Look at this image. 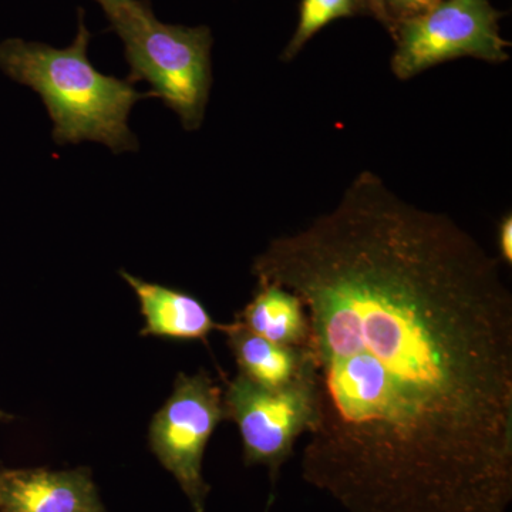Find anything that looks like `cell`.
<instances>
[{"mask_svg": "<svg viewBox=\"0 0 512 512\" xmlns=\"http://www.w3.org/2000/svg\"><path fill=\"white\" fill-rule=\"evenodd\" d=\"M252 274L308 318L306 483L349 512H507L512 295L470 232L366 170Z\"/></svg>", "mask_w": 512, "mask_h": 512, "instance_id": "obj_1", "label": "cell"}, {"mask_svg": "<svg viewBox=\"0 0 512 512\" xmlns=\"http://www.w3.org/2000/svg\"><path fill=\"white\" fill-rule=\"evenodd\" d=\"M90 39L80 10L72 45L56 49L18 37L3 40L0 70L42 97L57 146L97 141L116 154L136 151L138 141L128 116L137 101L156 96L137 92L128 80L100 73L87 55Z\"/></svg>", "mask_w": 512, "mask_h": 512, "instance_id": "obj_2", "label": "cell"}, {"mask_svg": "<svg viewBox=\"0 0 512 512\" xmlns=\"http://www.w3.org/2000/svg\"><path fill=\"white\" fill-rule=\"evenodd\" d=\"M106 16L123 42L128 82L150 84L156 99L180 117L185 130H198L212 86L211 29L161 22L148 0H128Z\"/></svg>", "mask_w": 512, "mask_h": 512, "instance_id": "obj_3", "label": "cell"}, {"mask_svg": "<svg viewBox=\"0 0 512 512\" xmlns=\"http://www.w3.org/2000/svg\"><path fill=\"white\" fill-rule=\"evenodd\" d=\"M503 16L491 0H443L426 15L399 23L390 33L394 40L392 73L399 80H410L461 57L507 62L510 42L501 36Z\"/></svg>", "mask_w": 512, "mask_h": 512, "instance_id": "obj_4", "label": "cell"}, {"mask_svg": "<svg viewBox=\"0 0 512 512\" xmlns=\"http://www.w3.org/2000/svg\"><path fill=\"white\" fill-rule=\"evenodd\" d=\"M224 392L207 373L180 375L174 392L150 426V446L173 474L194 512L205 511L210 485L202 476V458L212 433L227 420Z\"/></svg>", "mask_w": 512, "mask_h": 512, "instance_id": "obj_5", "label": "cell"}, {"mask_svg": "<svg viewBox=\"0 0 512 512\" xmlns=\"http://www.w3.org/2000/svg\"><path fill=\"white\" fill-rule=\"evenodd\" d=\"M224 404L228 419L241 433L244 463L268 468L274 488L296 441L313 423V394L305 369L296 382L279 390L265 389L239 373L228 383Z\"/></svg>", "mask_w": 512, "mask_h": 512, "instance_id": "obj_6", "label": "cell"}, {"mask_svg": "<svg viewBox=\"0 0 512 512\" xmlns=\"http://www.w3.org/2000/svg\"><path fill=\"white\" fill-rule=\"evenodd\" d=\"M0 512H106L84 470L9 471L0 476Z\"/></svg>", "mask_w": 512, "mask_h": 512, "instance_id": "obj_7", "label": "cell"}, {"mask_svg": "<svg viewBox=\"0 0 512 512\" xmlns=\"http://www.w3.org/2000/svg\"><path fill=\"white\" fill-rule=\"evenodd\" d=\"M120 275L140 302L141 313L146 318L143 335L205 340L215 329H222V325L215 322L205 306L190 293L144 281L126 271H121Z\"/></svg>", "mask_w": 512, "mask_h": 512, "instance_id": "obj_8", "label": "cell"}, {"mask_svg": "<svg viewBox=\"0 0 512 512\" xmlns=\"http://www.w3.org/2000/svg\"><path fill=\"white\" fill-rule=\"evenodd\" d=\"M239 373L265 389H285L302 376L305 348L278 345L262 338L239 320L222 325Z\"/></svg>", "mask_w": 512, "mask_h": 512, "instance_id": "obj_9", "label": "cell"}, {"mask_svg": "<svg viewBox=\"0 0 512 512\" xmlns=\"http://www.w3.org/2000/svg\"><path fill=\"white\" fill-rule=\"evenodd\" d=\"M239 322L278 345L305 348L309 325L302 302L281 286L258 284L254 299L239 313Z\"/></svg>", "mask_w": 512, "mask_h": 512, "instance_id": "obj_10", "label": "cell"}, {"mask_svg": "<svg viewBox=\"0 0 512 512\" xmlns=\"http://www.w3.org/2000/svg\"><path fill=\"white\" fill-rule=\"evenodd\" d=\"M367 13L363 0H302L295 33L282 52L284 62H292L306 43L329 23ZM369 15V13H367Z\"/></svg>", "mask_w": 512, "mask_h": 512, "instance_id": "obj_11", "label": "cell"}, {"mask_svg": "<svg viewBox=\"0 0 512 512\" xmlns=\"http://www.w3.org/2000/svg\"><path fill=\"white\" fill-rule=\"evenodd\" d=\"M443 0H382L387 29L390 33L399 23L426 15Z\"/></svg>", "mask_w": 512, "mask_h": 512, "instance_id": "obj_12", "label": "cell"}, {"mask_svg": "<svg viewBox=\"0 0 512 512\" xmlns=\"http://www.w3.org/2000/svg\"><path fill=\"white\" fill-rule=\"evenodd\" d=\"M498 248L500 256L505 264H512V217L511 214L505 215L501 220L500 229H498Z\"/></svg>", "mask_w": 512, "mask_h": 512, "instance_id": "obj_13", "label": "cell"}, {"mask_svg": "<svg viewBox=\"0 0 512 512\" xmlns=\"http://www.w3.org/2000/svg\"><path fill=\"white\" fill-rule=\"evenodd\" d=\"M365 2L367 13L372 15L373 18L379 20L380 23L387 29L386 15H384L382 0H363Z\"/></svg>", "mask_w": 512, "mask_h": 512, "instance_id": "obj_14", "label": "cell"}, {"mask_svg": "<svg viewBox=\"0 0 512 512\" xmlns=\"http://www.w3.org/2000/svg\"><path fill=\"white\" fill-rule=\"evenodd\" d=\"M97 3L103 8L104 13L109 15V13L114 12L121 8V6L126 5L128 0H96Z\"/></svg>", "mask_w": 512, "mask_h": 512, "instance_id": "obj_15", "label": "cell"}, {"mask_svg": "<svg viewBox=\"0 0 512 512\" xmlns=\"http://www.w3.org/2000/svg\"><path fill=\"white\" fill-rule=\"evenodd\" d=\"M2 419H5V414H3L2 412H0V420Z\"/></svg>", "mask_w": 512, "mask_h": 512, "instance_id": "obj_16", "label": "cell"}]
</instances>
